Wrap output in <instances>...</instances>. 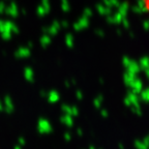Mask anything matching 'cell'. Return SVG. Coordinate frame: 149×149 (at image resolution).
I'll return each instance as SVG.
<instances>
[{
  "label": "cell",
  "mask_w": 149,
  "mask_h": 149,
  "mask_svg": "<svg viewBox=\"0 0 149 149\" xmlns=\"http://www.w3.org/2000/svg\"><path fill=\"white\" fill-rule=\"evenodd\" d=\"M140 1H141V3H142L144 9L148 13V15H149V0H140Z\"/></svg>",
  "instance_id": "obj_1"
}]
</instances>
